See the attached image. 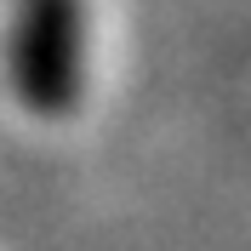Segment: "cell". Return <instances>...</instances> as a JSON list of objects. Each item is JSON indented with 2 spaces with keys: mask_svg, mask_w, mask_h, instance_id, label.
Segmentation results:
<instances>
[{
  "mask_svg": "<svg viewBox=\"0 0 251 251\" xmlns=\"http://www.w3.org/2000/svg\"><path fill=\"white\" fill-rule=\"evenodd\" d=\"M6 80L40 120L75 109L86 86V0H17L6 29Z\"/></svg>",
  "mask_w": 251,
  "mask_h": 251,
  "instance_id": "cell-1",
  "label": "cell"
}]
</instances>
